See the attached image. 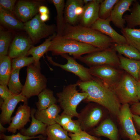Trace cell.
<instances>
[{"instance_id": "cell-36", "label": "cell", "mask_w": 140, "mask_h": 140, "mask_svg": "<svg viewBox=\"0 0 140 140\" xmlns=\"http://www.w3.org/2000/svg\"><path fill=\"white\" fill-rule=\"evenodd\" d=\"M12 37L13 34L11 32L0 30V55H7Z\"/></svg>"}, {"instance_id": "cell-37", "label": "cell", "mask_w": 140, "mask_h": 140, "mask_svg": "<svg viewBox=\"0 0 140 140\" xmlns=\"http://www.w3.org/2000/svg\"><path fill=\"white\" fill-rule=\"evenodd\" d=\"M118 1L103 0L100 5L99 18L102 19H106L109 17L114 6Z\"/></svg>"}, {"instance_id": "cell-27", "label": "cell", "mask_w": 140, "mask_h": 140, "mask_svg": "<svg viewBox=\"0 0 140 140\" xmlns=\"http://www.w3.org/2000/svg\"><path fill=\"white\" fill-rule=\"evenodd\" d=\"M37 96L38 101L36 104L38 110L45 109L53 104H57V102L53 91L48 88L44 89Z\"/></svg>"}, {"instance_id": "cell-3", "label": "cell", "mask_w": 140, "mask_h": 140, "mask_svg": "<svg viewBox=\"0 0 140 140\" xmlns=\"http://www.w3.org/2000/svg\"><path fill=\"white\" fill-rule=\"evenodd\" d=\"M101 50H102L74 39L56 36L53 39L48 51L51 52L53 55L69 54L78 59L82 55Z\"/></svg>"}, {"instance_id": "cell-49", "label": "cell", "mask_w": 140, "mask_h": 140, "mask_svg": "<svg viewBox=\"0 0 140 140\" xmlns=\"http://www.w3.org/2000/svg\"><path fill=\"white\" fill-rule=\"evenodd\" d=\"M7 131V128L4 127L2 124L0 122V133H4Z\"/></svg>"}, {"instance_id": "cell-32", "label": "cell", "mask_w": 140, "mask_h": 140, "mask_svg": "<svg viewBox=\"0 0 140 140\" xmlns=\"http://www.w3.org/2000/svg\"><path fill=\"white\" fill-rule=\"evenodd\" d=\"M51 1L54 4L57 12L56 36H62L66 23L63 16L65 1L64 0H52Z\"/></svg>"}, {"instance_id": "cell-47", "label": "cell", "mask_w": 140, "mask_h": 140, "mask_svg": "<svg viewBox=\"0 0 140 140\" xmlns=\"http://www.w3.org/2000/svg\"><path fill=\"white\" fill-rule=\"evenodd\" d=\"M49 18V16L48 14H40V18L43 22H45L48 20Z\"/></svg>"}, {"instance_id": "cell-33", "label": "cell", "mask_w": 140, "mask_h": 140, "mask_svg": "<svg viewBox=\"0 0 140 140\" xmlns=\"http://www.w3.org/2000/svg\"><path fill=\"white\" fill-rule=\"evenodd\" d=\"M113 46L119 54L128 58L140 61V52L136 49L127 44H119L114 43Z\"/></svg>"}, {"instance_id": "cell-35", "label": "cell", "mask_w": 140, "mask_h": 140, "mask_svg": "<svg viewBox=\"0 0 140 140\" xmlns=\"http://www.w3.org/2000/svg\"><path fill=\"white\" fill-rule=\"evenodd\" d=\"M21 69L12 70L8 85V87L14 95L21 94L24 85L21 83L19 78V72Z\"/></svg>"}, {"instance_id": "cell-42", "label": "cell", "mask_w": 140, "mask_h": 140, "mask_svg": "<svg viewBox=\"0 0 140 140\" xmlns=\"http://www.w3.org/2000/svg\"><path fill=\"white\" fill-rule=\"evenodd\" d=\"M7 86L0 85V97L4 100L10 98L14 95Z\"/></svg>"}, {"instance_id": "cell-51", "label": "cell", "mask_w": 140, "mask_h": 140, "mask_svg": "<svg viewBox=\"0 0 140 140\" xmlns=\"http://www.w3.org/2000/svg\"><path fill=\"white\" fill-rule=\"evenodd\" d=\"M46 139V137H44L43 138H39L38 140H45Z\"/></svg>"}, {"instance_id": "cell-44", "label": "cell", "mask_w": 140, "mask_h": 140, "mask_svg": "<svg viewBox=\"0 0 140 140\" xmlns=\"http://www.w3.org/2000/svg\"><path fill=\"white\" fill-rule=\"evenodd\" d=\"M132 117L133 122L135 124L138 131L140 132V116L132 114Z\"/></svg>"}, {"instance_id": "cell-34", "label": "cell", "mask_w": 140, "mask_h": 140, "mask_svg": "<svg viewBox=\"0 0 140 140\" xmlns=\"http://www.w3.org/2000/svg\"><path fill=\"white\" fill-rule=\"evenodd\" d=\"M130 11V14L126 15L123 16L127 24V27L134 28L136 26L140 27V4L135 1Z\"/></svg>"}, {"instance_id": "cell-17", "label": "cell", "mask_w": 140, "mask_h": 140, "mask_svg": "<svg viewBox=\"0 0 140 140\" xmlns=\"http://www.w3.org/2000/svg\"><path fill=\"white\" fill-rule=\"evenodd\" d=\"M33 43L29 37L16 36L12 41L9 50L8 56L11 59L27 56Z\"/></svg>"}, {"instance_id": "cell-30", "label": "cell", "mask_w": 140, "mask_h": 140, "mask_svg": "<svg viewBox=\"0 0 140 140\" xmlns=\"http://www.w3.org/2000/svg\"><path fill=\"white\" fill-rule=\"evenodd\" d=\"M46 134V140H71L68 132L57 123L47 126Z\"/></svg>"}, {"instance_id": "cell-14", "label": "cell", "mask_w": 140, "mask_h": 140, "mask_svg": "<svg viewBox=\"0 0 140 140\" xmlns=\"http://www.w3.org/2000/svg\"><path fill=\"white\" fill-rule=\"evenodd\" d=\"M97 137L103 136L110 140H120V133L112 118L107 117L97 127L88 132Z\"/></svg>"}, {"instance_id": "cell-46", "label": "cell", "mask_w": 140, "mask_h": 140, "mask_svg": "<svg viewBox=\"0 0 140 140\" xmlns=\"http://www.w3.org/2000/svg\"><path fill=\"white\" fill-rule=\"evenodd\" d=\"M84 6L83 5L79 6L76 8V15L79 19L83 12Z\"/></svg>"}, {"instance_id": "cell-29", "label": "cell", "mask_w": 140, "mask_h": 140, "mask_svg": "<svg viewBox=\"0 0 140 140\" xmlns=\"http://www.w3.org/2000/svg\"><path fill=\"white\" fill-rule=\"evenodd\" d=\"M8 55H0V85L8 86L12 71V60Z\"/></svg>"}, {"instance_id": "cell-20", "label": "cell", "mask_w": 140, "mask_h": 140, "mask_svg": "<svg viewBox=\"0 0 140 140\" xmlns=\"http://www.w3.org/2000/svg\"><path fill=\"white\" fill-rule=\"evenodd\" d=\"M135 1L120 0L115 5L109 18L115 26L121 29L124 27L126 22L123 18V14L127 11H130V7Z\"/></svg>"}, {"instance_id": "cell-43", "label": "cell", "mask_w": 140, "mask_h": 140, "mask_svg": "<svg viewBox=\"0 0 140 140\" xmlns=\"http://www.w3.org/2000/svg\"><path fill=\"white\" fill-rule=\"evenodd\" d=\"M130 108L132 114L140 115V102H139L132 104Z\"/></svg>"}, {"instance_id": "cell-22", "label": "cell", "mask_w": 140, "mask_h": 140, "mask_svg": "<svg viewBox=\"0 0 140 140\" xmlns=\"http://www.w3.org/2000/svg\"><path fill=\"white\" fill-rule=\"evenodd\" d=\"M36 110L34 108L31 109V121L30 125L27 129L24 128L20 130L19 132L24 135L29 137H34L40 134L46 137L47 125L35 118L34 114Z\"/></svg>"}, {"instance_id": "cell-13", "label": "cell", "mask_w": 140, "mask_h": 140, "mask_svg": "<svg viewBox=\"0 0 140 140\" xmlns=\"http://www.w3.org/2000/svg\"><path fill=\"white\" fill-rule=\"evenodd\" d=\"M40 5L39 1L20 0L15 5L14 13L20 21L25 23L38 14Z\"/></svg>"}, {"instance_id": "cell-4", "label": "cell", "mask_w": 140, "mask_h": 140, "mask_svg": "<svg viewBox=\"0 0 140 140\" xmlns=\"http://www.w3.org/2000/svg\"><path fill=\"white\" fill-rule=\"evenodd\" d=\"M76 84L69 85L65 86L61 92L56 93L57 102L63 110L62 113L67 114L72 117L77 118L79 113L76 108L79 103L88 96L85 92H80L77 90Z\"/></svg>"}, {"instance_id": "cell-39", "label": "cell", "mask_w": 140, "mask_h": 140, "mask_svg": "<svg viewBox=\"0 0 140 140\" xmlns=\"http://www.w3.org/2000/svg\"><path fill=\"white\" fill-rule=\"evenodd\" d=\"M68 135L71 140H101V138L91 135L83 130L74 133L69 132Z\"/></svg>"}, {"instance_id": "cell-16", "label": "cell", "mask_w": 140, "mask_h": 140, "mask_svg": "<svg viewBox=\"0 0 140 140\" xmlns=\"http://www.w3.org/2000/svg\"><path fill=\"white\" fill-rule=\"evenodd\" d=\"M31 110L28 104L20 105L17 108L15 115L11 117V123L7 128L8 131L15 134L17 130L24 128L27 123L30 121Z\"/></svg>"}, {"instance_id": "cell-11", "label": "cell", "mask_w": 140, "mask_h": 140, "mask_svg": "<svg viewBox=\"0 0 140 140\" xmlns=\"http://www.w3.org/2000/svg\"><path fill=\"white\" fill-rule=\"evenodd\" d=\"M67 60L65 64H60L54 61L51 57L46 54V57L49 63L53 66L60 67L65 71L72 73L79 77L80 80L86 82L94 78L90 74L89 68L78 63L75 59L64 54L61 55Z\"/></svg>"}, {"instance_id": "cell-40", "label": "cell", "mask_w": 140, "mask_h": 140, "mask_svg": "<svg viewBox=\"0 0 140 140\" xmlns=\"http://www.w3.org/2000/svg\"><path fill=\"white\" fill-rule=\"evenodd\" d=\"M44 137L42 135L30 137L22 134L19 132L16 134L6 135L4 133H0V139L1 140H29L36 138H39Z\"/></svg>"}, {"instance_id": "cell-38", "label": "cell", "mask_w": 140, "mask_h": 140, "mask_svg": "<svg viewBox=\"0 0 140 140\" xmlns=\"http://www.w3.org/2000/svg\"><path fill=\"white\" fill-rule=\"evenodd\" d=\"M12 70H15L27 66L34 63L33 57L25 56L12 59Z\"/></svg>"}, {"instance_id": "cell-28", "label": "cell", "mask_w": 140, "mask_h": 140, "mask_svg": "<svg viewBox=\"0 0 140 140\" xmlns=\"http://www.w3.org/2000/svg\"><path fill=\"white\" fill-rule=\"evenodd\" d=\"M57 33L55 32L46 39L42 44L36 46H33L29 51L27 56L31 55L33 57L34 63L38 64L39 60L44 54L48 52L53 39L55 37Z\"/></svg>"}, {"instance_id": "cell-7", "label": "cell", "mask_w": 140, "mask_h": 140, "mask_svg": "<svg viewBox=\"0 0 140 140\" xmlns=\"http://www.w3.org/2000/svg\"><path fill=\"white\" fill-rule=\"evenodd\" d=\"M137 81L127 72H123L118 82L113 87L121 104H131L139 102L137 92Z\"/></svg>"}, {"instance_id": "cell-31", "label": "cell", "mask_w": 140, "mask_h": 140, "mask_svg": "<svg viewBox=\"0 0 140 140\" xmlns=\"http://www.w3.org/2000/svg\"><path fill=\"white\" fill-rule=\"evenodd\" d=\"M121 32L125 38L127 44L140 52V28H130L127 27L121 29Z\"/></svg>"}, {"instance_id": "cell-50", "label": "cell", "mask_w": 140, "mask_h": 140, "mask_svg": "<svg viewBox=\"0 0 140 140\" xmlns=\"http://www.w3.org/2000/svg\"><path fill=\"white\" fill-rule=\"evenodd\" d=\"M4 101V100L0 97V106L3 104Z\"/></svg>"}, {"instance_id": "cell-23", "label": "cell", "mask_w": 140, "mask_h": 140, "mask_svg": "<svg viewBox=\"0 0 140 140\" xmlns=\"http://www.w3.org/2000/svg\"><path fill=\"white\" fill-rule=\"evenodd\" d=\"M120 67L137 81L140 78V61L131 59L122 55H118Z\"/></svg>"}, {"instance_id": "cell-15", "label": "cell", "mask_w": 140, "mask_h": 140, "mask_svg": "<svg viewBox=\"0 0 140 140\" xmlns=\"http://www.w3.org/2000/svg\"><path fill=\"white\" fill-rule=\"evenodd\" d=\"M28 99L21 94L13 95L12 97L4 100L0 106L1 113L0 115V122L3 125L10 124L11 116L18 104L20 102L28 104Z\"/></svg>"}, {"instance_id": "cell-1", "label": "cell", "mask_w": 140, "mask_h": 140, "mask_svg": "<svg viewBox=\"0 0 140 140\" xmlns=\"http://www.w3.org/2000/svg\"><path fill=\"white\" fill-rule=\"evenodd\" d=\"M76 83L82 92L88 94L83 101L97 103L105 108L117 119L122 106L113 89L102 81L94 77L86 82L78 80Z\"/></svg>"}, {"instance_id": "cell-5", "label": "cell", "mask_w": 140, "mask_h": 140, "mask_svg": "<svg viewBox=\"0 0 140 140\" xmlns=\"http://www.w3.org/2000/svg\"><path fill=\"white\" fill-rule=\"evenodd\" d=\"M41 64L34 63L27 67V75L21 94L27 99L38 95L46 88L47 79L41 72Z\"/></svg>"}, {"instance_id": "cell-18", "label": "cell", "mask_w": 140, "mask_h": 140, "mask_svg": "<svg viewBox=\"0 0 140 140\" xmlns=\"http://www.w3.org/2000/svg\"><path fill=\"white\" fill-rule=\"evenodd\" d=\"M109 17L106 19L99 18L90 27L110 37L115 43L119 44L127 43L124 37L116 31L111 26Z\"/></svg>"}, {"instance_id": "cell-53", "label": "cell", "mask_w": 140, "mask_h": 140, "mask_svg": "<svg viewBox=\"0 0 140 140\" xmlns=\"http://www.w3.org/2000/svg\"><path fill=\"white\" fill-rule=\"evenodd\" d=\"M128 140H129V139H128Z\"/></svg>"}, {"instance_id": "cell-2", "label": "cell", "mask_w": 140, "mask_h": 140, "mask_svg": "<svg viewBox=\"0 0 140 140\" xmlns=\"http://www.w3.org/2000/svg\"><path fill=\"white\" fill-rule=\"evenodd\" d=\"M62 36L75 39L103 50L113 46L114 43L110 37L90 27L65 23Z\"/></svg>"}, {"instance_id": "cell-21", "label": "cell", "mask_w": 140, "mask_h": 140, "mask_svg": "<svg viewBox=\"0 0 140 140\" xmlns=\"http://www.w3.org/2000/svg\"><path fill=\"white\" fill-rule=\"evenodd\" d=\"M61 109L59 106L53 104L45 109L37 110L34 117L47 126L51 125L56 123V120Z\"/></svg>"}, {"instance_id": "cell-10", "label": "cell", "mask_w": 140, "mask_h": 140, "mask_svg": "<svg viewBox=\"0 0 140 140\" xmlns=\"http://www.w3.org/2000/svg\"><path fill=\"white\" fill-rule=\"evenodd\" d=\"M117 119L120 127V135L124 139L140 140V135L134 125L129 104L122 105Z\"/></svg>"}, {"instance_id": "cell-12", "label": "cell", "mask_w": 140, "mask_h": 140, "mask_svg": "<svg viewBox=\"0 0 140 140\" xmlns=\"http://www.w3.org/2000/svg\"><path fill=\"white\" fill-rule=\"evenodd\" d=\"M89 68L93 76L100 79L112 88L119 81L123 73L117 68L107 65L93 67Z\"/></svg>"}, {"instance_id": "cell-6", "label": "cell", "mask_w": 140, "mask_h": 140, "mask_svg": "<svg viewBox=\"0 0 140 140\" xmlns=\"http://www.w3.org/2000/svg\"><path fill=\"white\" fill-rule=\"evenodd\" d=\"M107 111L97 103L93 102L87 104L79 113L78 118L82 130L88 132L97 127L107 117Z\"/></svg>"}, {"instance_id": "cell-26", "label": "cell", "mask_w": 140, "mask_h": 140, "mask_svg": "<svg viewBox=\"0 0 140 140\" xmlns=\"http://www.w3.org/2000/svg\"><path fill=\"white\" fill-rule=\"evenodd\" d=\"M0 22L3 25L11 29H24V23L17 18L13 14L1 8Z\"/></svg>"}, {"instance_id": "cell-41", "label": "cell", "mask_w": 140, "mask_h": 140, "mask_svg": "<svg viewBox=\"0 0 140 140\" xmlns=\"http://www.w3.org/2000/svg\"><path fill=\"white\" fill-rule=\"evenodd\" d=\"M16 1L15 0H0V8L13 14Z\"/></svg>"}, {"instance_id": "cell-9", "label": "cell", "mask_w": 140, "mask_h": 140, "mask_svg": "<svg viewBox=\"0 0 140 140\" xmlns=\"http://www.w3.org/2000/svg\"><path fill=\"white\" fill-rule=\"evenodd\" d=\"M38 14L30 20L24 23V30L28 34L33 44H36L44 38L52 35L56 31L54 25L46 24L40 18Z\"/></svg>"}, {"instance_id": "cell-25", "label": "cell", "mask_w": 140, "mask_h": 140, "mask_svg": "<svg viewBox=\"0 0 140 140\" xmlns=\"http://www.w3.org/2000/svg\"><path fill=\"white\" fill-rule=\"evenodd\" d=\"M71 116L62 113L58 116L56 122L65 130L69 132L74 133L82 130L78 120H73Z\"/></svg>"}, {"instance_id": "cell-24", "label": "cell", "mask_w": 140, "mask_h": 140, "mask_svg": "<svg viewBox=\"0 0 140 140\" xmlns=\"http://www.w3.org/2000/svg\"><path fill=\"white\" fill-rule=\"evenodd\" d=\"M82 0H68L65 7V21L66 23L75 25L79 19L77 16L76 10L78 6L84 4Z\"/></svg>"}, {"instance_id": "cell-52", "label": "cell", "mask_w": 140, "mask_h": 140, "mask_svg": "<svg viewBox=\"0 0 140 140\" xmlns=\"http://www.w3.org/2000/svg\"><path fill=\"white\" fill-rule=\"evenodd\" d=\"M139 81H140V80H139Z\"/></svg>"}, {"instance_id": "cell-48", "label": "cell", "mask_w": 140, "mask_h": 140, "mask_svg": "<svg viewBox=\"0 0 140 140\" xmlns=\"http://www.w3.org/2000/svg\"><path fill=\"white\" fill-rule=\"evenodd\" d=\"M137 96L138 100H140V81H137Z\"/></svg>"}, {"instance_id": "cell-19", "label": "cell", "mask_w": 140, "mask_h": 140, "mask_svg": "<svg viewBox=\"0 0 140 140\" xmlns=\"http://www.w3.org/2000/svg\"><path fill=\"white\" fill-rule=\"evenodd\" d=\"M102 0H91L84 6L83 12L80 18L82 26L90 27L99 18L100 5Z\"/></svg>"}, {"instance_id": "cell-8", "label": "cell", "mask_w": 140, "mask_h": 140, "mask_svg": "<svg viewBox=\"0 0 140 140\" xmlns=\"http://www.w3.org/2000/svg\"><path fill=\"white\" fill-rule=\"evenodd\" d=\"M78 59L90 67L103 65H109L116 68L120 67L118 55L113 46L81 56Z\"/></svg>"}, {"instance_id": "cell-45", "label": "cell", "mask_w": 140, "mask_h": 140, "mask_svg": "<svg viewBox=\"0 0 140 140\" xmlns=\"http://www.w3.org/2000/svg\"><path fill=\"white\" fill-rule=\"evenodd\" d=\"M38 12L40 14H48L49 13V11L47 7L44 5H41L39 7Z\"/></svg>"}]
</instances>
